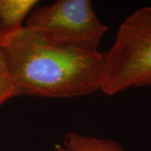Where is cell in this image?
I'll list each match as a JSON object with an SVG mask.
<instances>
[{"label":"cell","mask_w":151,"mask_h":151,"mask_svg":"<svg viewBox=\"0 0 151 151\" xmlns=\"http://www.w3.org/2000/svg\"><path fill=\"white\" fill-rule=\"evenodd\" d=\"M14 97L68 98L99 90L104 52L57 45L24 27L0 46Z\"/></svg>","instance_id":"obj_1"},{"label":"cell","mask_w":151,"mask_h":151,"mask_svg":"<svg viewBox=\"0 0 151 151\" xmlns=\"http://www.w3.org/2000/svg\"><path fill=\"white\" fill-rule=\"evenodd\" d=\"M64 146L68 151H124L119 143L70 131L65 135Z\"/></svg>","instance_id":"obj_5"},{"label":"cell","mask_w":151,"mask_h":151,"mask_svg":"<svg viewBox=\"0 0 151 151\" xmlns=\"http://www.w3.org/2000/svg\"><path fill=\"white\" fill-rule=\"evenodd\" d=\"M12 97H14V95L11 90H0V106Z\"/></svg>","instance_id":"obj_7"},{"label":"cell","mask_w":151,"mask_h":151,"mask_svg":"<svg viewBox=\"0 0 151 151\" xmlns=\"http://www.w3.org/2000/svg\"><path fill=\"white\" fill-rule=\"evenodd\" d=\"M55 150L56 151H68V150L65 148V146H61L60 145H55Z\"/></svg>","instance_id":"obj_8"},{"label":"cell","mask_w":151,"mask_h":151,"mask_svg":"<svg viewBox=\"0 0 151 151\" xmlns=\"http://www.w3.org/2000/svg\"><path fill=\"white\" fill-rule=\"evenodd\" d=\"M36 0H0V46L24 27Z\"/></svg>","instance_id":"obj_4"},{"label":"cell","mask_w":151,"mask_h":151,"mask_svg":"<svg viewBox=\"0 0 151 151\" xmlns=\"http://www.w3.org/2000/svg\"><path fill=\"white\" fill-rule=\"evenodd\" d=\"M24 28L49 43L98 50L108 27L100 21L90 0H59L35 7Z\"/></svg>","instance_id":"obj_3"},{"label":"cell","mask_w":151,"mask_h":151,"mask_svg":"<svg viewBox=\"0 0 151 151\" xmlns=\"http://www.w3.org/2000/svg\"><path fill=\"white\" fill-rule=\"evenodd\" d=\"M151 85V7L135 10L120 24L113 46L104 52L99 90L113 96Z\"/></svg>","instance_id":"obj_2"},{"label":"cell","mask_w":151,"mask_h":151,"mask_svg":"<svg viewBox=\"0 0 151 151\" xmlns=\"http://www.w3.org/2000/svg\"><path fill=\"white\" fill-rule=\"evenodd\" d=\"M0 90H11L5 57L1 47H0Z\"/></svg>","instance_id":"obj_6"}]
</instances>
